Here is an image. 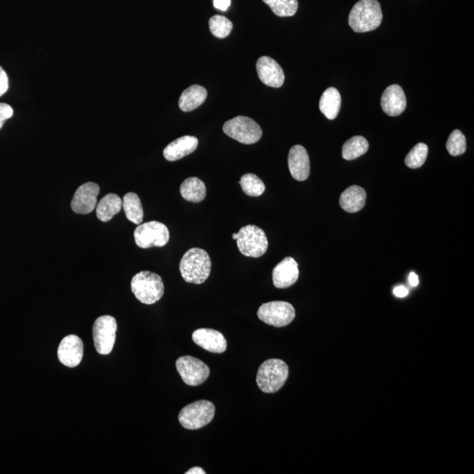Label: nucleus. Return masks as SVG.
Listing matches in <instances>:
<instances>
[{
	"label": "nucleus",
	"instance_id": "18",
	"mask_svg": "<svg viewBox=\"0 0 474 474\" xmlns=\"http://www.w3.org/2000/svg\"><path fill=\"white\" fill-rule=\"evenodd\" d=\"M407 99L403 89L398 85L389 86L381 97V108L387 115L396 117L405 111Z\"/></svg>",
	"mask_w": 474,
	"mask_h": 474
},
{
	"label": "nucleus",
	"instance_id": "8",
	"mask_svg": "<svg viewBox=\"0 0 474 474\" xmlns=\"http://www.w3.org/2000/svg\"><path fill=\"white\" fill-rule=\"evenodd\" d=\"M134 237L139 248L164 247L170 240V232L162 222L152 221L139 224Z\"/></svg>",
	"mask_w": 474,
	"mask_h": 474
},
{
	"label": "nucleus",
	"instance_id": "10",
	"mask_svg": "<svg viewBox=\"0 0 474 474\" xmlns=\"http://www.w3.org/2000/svg\"><path fill=\"white\" fill-rule=\"evenodd\" d=\"M117 321L111 316L99 317L94 321V346L99 354L108 355L114 349Z\"/></svg>",
	"mask_w": 474,
	"mask_h": 474
},
{
	"label": "nucleus",
	"instance_id": "33",
	"mask_svg": "<svg viewBox=\"0 0 474 474\" xmlns=\"http://www.w3.org/2000/svg\"><path fill=\"white\" fill-rule=\"evenodd\" d=\"M9 88L8 76L4 69L0 66V97L8 92Z\"/></svg>",
	"mask_w": 474,
	"mask_h": 474
},
{
	"label": "nucleus",
	"instance_id": "34",
	"mask_svg": "<svg viewBox=\"0 0 474 474\" xmlns=\"http://www.w3.org/2000/svg\"><path fill=\"white\" fill-rule=\"evenodd\" d=\"M231 4V0H214V6L221 11H227Z\"/></svg>",
	"mask_w": 474,
	"mask_h": 474
},
{
	"label": "nucleus",
	"instance_id": "5",
	"mask_svg": "<svg viewBox=\"0 0 474 474\" xmlns=\"http://www.w3.org/2000/svg\"><path fill=\"white\" fill-rule=\"evenodd\" d=\"M237 247L245 257H260L268 248L266 235L262 228L255 225H247L237 233Z\"/></svg>",
	"mask_w": 474,
	"mask_h": 474
},
{
	"label": "nucleus",
	"instance_id": "6",
	"mask_svg": "<svg viewBox=\"0 0 474 474\" xmlns=\"http://www.w3.org/2000/svg\"><path fill=\"white\" fill-rule=\"evenodd\" d=\"M215 407L210 400H198L185 406L178 414L182 426L187 430H198L214 419Z\"/></svg>",
	"mask_w": 474,
	"mask_h": 474
},
{
	"label": "nucleus",
	"instance_id": "24",
	"mask_svg": "<svg viewBox=\"0 0 474 474\" xmlns=\"http://www.w3.org/2000/svg\"><path fill=\"white\" fill-rule=\"evenodd\" d=\"M180 194L185 201L198 203L205 200L207 187L200 178H189L180 185Z\"/></svg>",
	"mask_w": 474,
	"mask_h": 474
},
{
	"label": "nucleus",
	"instance_id": "26",
	"mask_svg": "<svg viewBox=\"0 0 474 474\" xmlns=\"http://www.w3.org/2000/svg\"><path fill=\"white\" fill-rule=\"evenodd\" d=\"M369 144L366 138L357 135L349 139L343 146L342 155L346 160L350 161L359 158L366 153Z\"/></svg>",
	"mask_w": 474,
	"mask_h": 474
},
{
	"label": "nucleus",
	"instance_id": "22",
	"mask_svg": "<svg viewBox=\"0 0 474 474\" xmlns=\"http://www.w3.org/2000/svg\"><path fill=\"white\" fill-rule=\"evenodd\" d=\"M122 208V200L115 194H108L103 197L96 207V214L99 221L108 222L111 221Z\"/></svg>",
	"mask_w": 474,
	"mask_h": 474
},
{
	"label": "nucleus",
	"instance_id": "38",
	"mask_svg": "<svg viewBox=\"0 0 474 474\" xmlns=\"http://www.w3.org/2000/svg\"><path fill=\"white\" fill-rule=\"evenodd\" d=\"M232 238H233L234 240H237V233H234L233 235H232Z\"/></svg>",
	"mask_w": 474,
	"mask_h": 474
},
{
	"label": "nucleus",
	"instance_id": "17",
	"mask_svg": "<svg viewBox=\"0 0 474 474\" xmlns=\"http://www.w3.org/2000/svg\"><path fill=\"white\" fill-rule=\"evenodd\" d=\"M197 346L212 353H223L227 350V341L223 335L211 329H198L192 334Z\"/></svg>",
	"mask_w": 474,
	"mask_h": 474
},
{
	"label": "nucleus",
	"instance_id": "4",
	"mask_svg": "<svg viewBox=\"0 0 474 474\" xmlns=\"http://www.w3.org/2000/svg\"><path fill=\"white\" fill-rule=\"evenodd\" d=\"M288 375L289 369L286 362L281 359H268L257 371V384L264 393H276L282 389Z\"/></svg>",
	"mask_w": 474,
	"mask_h": 474
},
{
	"label": "nucleus",
	"instance_id": "21",
	"mask_svg": "<svg viewBox=\"0 0 474 474\" xmlns=\"http://www.w3.org/2000/svg\"><path fill=\"white\" fill-rule=\"evenodd\" d=\"M208 97V92L201 85H194L182 92L178 105L183 112L194 111L201 107Z\"/></svg>",
	"mask_w": 474,
	"mask_h": 474
},
{
	"label": "nucleus",
	"instance_id": "31",
	"mask_svg": "<svg viewBox=\"0 0 474 474\" xmlns=\"http://www.w3.org/2000/svg\"><path fill=\"white\" fill-rule=\"evenodd\" d=\"M447 151L453 157L463 155L466 151V141L465 135L460 130H454L450 135L446 144Z\"/></svg>",
	"mask_w": 474,
	"mask_h": 474
},
{
	"label": "nucleus",
	"instance_id": "20",
	"mask_svg": "<svg viewBox=\"0 0 474 474\" xmlns=\"http://www.w3.org/2000/svg\"><path fill=\"white\" fill-rule=\"evenodd\" d=\"M340 205L348 213L362 210L366 202V192L362 187L353 185L341 194Z\"/></svg>",
	"mask_w": 474,
	"mask_h": 474
},
{
	"label": "nucleus",
	"instance_id": "27",
	"mask_svg": "<svg viewBox=\"0 0 474 474\" xmlns=\"http://www.w3.org/2000/svg\"><path fill=\"white\" fill-rule=\"evenodd\" d=\"M239 184L242 187V190L248 196L258 197L263 194L265 191L264 182L257 175L253 173L244 174L241 178Z\"/></svg>",
	"mask_w": 474,
	"mask_h": 474
},
{
	"label": "nucleus",
	"instance_id": "7",
	"mask_svg": "<svg viewBox=\"0 0 474 474\" xmlns=\"http://www.w3.org/2000/svg\"><path fill=\"white\" fill-rule=\"evenodd\" d=\"M225 134L244 144H254L260 140L263 131L253 119L237 116L223 125Z\"/></svg>",
	"mask_w": 474,
	"mask_h": 474
},
{
	"label": "nucleus",
	"instance_id": "9",
	"mask_svg": "<svg viewBox=\"0 0 474 474\" xmlns=\"http://www.w3.org/2000/svg\"><path fill=\"white\" fill-rule=\"evenodd\" d=\"M257 316L271 326L282 328L294 320L295 310L293 305L286 301H271L262 305L257 311Z\"/></svg>",
	"mask_w": 474,
	"mask_h": 474
},
{
	"label": "nucleus",
	"instance_id": "29",
	"mask_svg": "<svg viewBox=\"0 0 474 474\" xmlns=\"http://www.w3.org/2000/svg\"><path fill=\"white\" fill-rule=\"evenodd\" d=\"M210 28L215 37L223 39L230 35L233 23L224 16L214 15L210 19Z\"/></svg>",
	"mask_w": 474,
	"mask_h": 474
},
{
	"label": "nucleus",
	"instance_id": "3",
	"mask_svg": "<svg viewBox=\"0 0 474 474\" xmlns=\"http://www.w3.org/2000/svg\"><path fill=\"white\" fill-rule=\"evenodd\" d=\"M131 290L140 303L152 305L161 300L164 294V285L158 274L151 271H141L131 280Z\"/></svg>",
	"mask_w": 474,
	"mask_h": 474
},
{
	"label": "nucleus",
	"instance_id": "37",
	"mask_svg": "<svg viewBox=\"0 0 474 474\" xmlns=\"http://www.w3.org/2000/svg\"><path fill=\"white\" fill-rule=\"evenodd\" d=\"M185 474H205V472L201 467H194V468L188 470Z\"/></svg>",
	"mask_w": 474,
	"mask_h": 474
},
{
	"label": "nucleus",
	"instance_id": "36",
	"mask_svg": "<svg viewBox=\"0 0 474 474\" xmlns=\"http://www.w3.org/2000/svg\"><path fill=\"white\" fill-rule=\"evenodd\" d=\"M409 284L412 287H417L419 284V278L414 273H411L409 277Z\"/></svg>",
	"mask_w": 474,
	"mask_h": 474
},
{
	"label": "nucleus",
	"instance_id": "19",
	"mask_svg": "<svg viewBox=\"0 0 474 474\" xmlns=\"http://www.w3.org/2000/svg\"><path fill=\"white\" fill-rule=\"evenodd\" d=\"M198 144V141L196 137L185 135L167 146L164 150V157L170 162L180 160L196 151Z\"/></svg>",
	"mask_w": 474,
	"mask_h": 474
},
{
	"label": "nucleus",
	"instance_id": "11",
	"mask_svg": "<svg viewBox=\"0 0 474 474\" xmlns=\"http://www.w3.org/2000/svg\"><path fill=\"white\" fill-rule=\"evenodd\" d=\"M176 368L184 382L191 387L200 386L210 375V367L192 356L180 357L176 362Z\"/></svg>",
	"mask_w": 474,
	"mask_h": 474
},
{
	"label": "nucleus",
	"instance_id": "14",
	"mask_svg": "<svg viewBox=\"0 0 474 474\" xmlns=\"http://www.w3.org/2000/svg\"><path fill=\"white\" fill-rule=\"evenodd\" d=\"M258 77L264 85L280 88L283 85L285 74L281 66L269 56H262L257 62Z\"/></svg>",
	"mask_w": 474,
	"mask_h": 474
},
{
	"label": "nucleus",
	"instance_id": "35",
	"mask_svg": "<svg viewBox=\"0 0 474 474\" xmlns=\"http://www.w3.org/2000/svg\"><path fill=\"white\" fill-rule=\"evenodd\" d=\"M393 294L396 295V297L404 298L409 294V290L404 286L396 287L393 289Z\"/></svg>",
	"mask_w": 474,
	"mask_h": 474
},
{
	"label": "nucleus",
	"instance_id": "1",
	"mask_svg": "<svg viewBox=\"0 0 474 474\" xmlns=\"http://www.w3.org/2000/svg\"><path fill=\"white\" fill-rule=\"evenodd\" d=\"M180 271L185 282L203 284L211 273L210 255L202 248H191L181 258Z\"/></svg>",
	"mask_w": 474,
	"mask_h": 474
},
{
	"label": "nucleus",
	"instance_id": "28",
	"mask_svg": "<svg viewBox=\"0 0 474 474\" xmlns=\"http://www.w3.org/2000/svg\"><path fill=\"white\" fill-rule=\"evenodd\" d=\"M271 11L280 17H291L298 10V0H263Z\"/></svg>",
	"mask_w": 474,
	"mask_h": 474
},
{
	"label": "nucleus",
	"instance_id": "2",
	"mask_svg": "<svg viewBox=\"0 0 474 474\" xmlns=\"http://www.w3.org/2000/svg\"><path fill=\"white\" fill-rule=\"evenodd\" d=\"M382 11L377 0H360L351 9L349 25L356 33L375 31L382 22Z\"/></svg>",
	"mask_w": 474,
	"mask_h": 474
},
{
	"label": "nucleus",
	"instance_id": "12",
	"mask_svg": "<svg viewBox=\"0 0 474 474\" xmlns=\"http://www.w3.org/2000/svg\"><path fill=\"white\" fill-rule=\"evenodd\" d=\"M99 187L94 182L81 185L76 191L71 201V210L78 214L92 213L97 207Z\"/></svg>",
	"mask_w": 474,
	"mask_h": 474
},
{
	"label": "nucleus",
	"instance_id": "32",
	"mask_svg": "<svg viewBox=\"0 0 474 474\" xmlns=\"http://www.w3.org/2000/svg\"><path fill=\"white\" fill-rule=\"evenodd\" d=\"M12 115L13 109L11 105L6 103H0V128L3 127L6 120L12 117Z\"/></svg>",
	"mask_w": 474,
	"mask_h": 474
},
{
	"label": "nucleus",
	"instance_id": "23",
	"mask_svg": "<svg viewBox=\"0 0 474 474\" xmlns=\"http://www.w3.org/2000/svg\"><path fill=\"white\" fill-rule=\"evenodd\" d=\"M342 104V98L337 89L334 87L328 88L321 95L319 108L323 114L329 120H334L337 117Z\"/></svg>",
	"mask_w": 474,
	"mask_h": 474
},
{
	"label": "nucleus",
	"instance_id": "16",
	"mask_svg": "<svg viewBox=\"0 0 474 474\" xmlns=\"http://www.w3.org/2000/svg\"><path fill=\"white\" fill-rule=\"evenodd\" d=\"M288 167L294 180L304 181L310 177V157L303 146L295 145L291 149L288 155Z\"/></svg>",
	"mask_w": 474,
	"mask_h": 474
},
{
	"label": "nucleus",
	"instance_id": "13",
	"mask_svg": "<svg viewBox=\"0 0 474 474\" xmlns=\"http://www.w3.org/2000/svg\"><path fill=\"white\" fill-rule=\"evenodd\" d=\"M58 359L64 366L73 368L81 363L84 355V344L81 337L75 335L65 337L59 344Z\"/></svg>",
	"mask_w": 474,
	"mask_h": 474
},
{
	"label": "nucleus",
	"instance_id": "25",
	"mask_svg": "<svg viewBox=\"0 0 474 474\" xmlns=\"http://www.w3.org/2000/svg\"><path fill=\"white\" fill-rule=\"evenodd\" d=\"M122 208L128 220L132 223L139 225L144 221V208H142L140 198L135 192H128L124 195Z\"/></svg>",
	"mask_w": 474,
	"mask_h": 474
},
{
	"label": "nucleus",
	"instance_id": "15",
	"mask_svg": "<svg viewBox=\"0 0 474 474\" xmlns=\"http://www.w3.org/2000/svg\"><path fill=\"white\" fill-rule=\"evenodd\" d=\"M299 265L293 257L284 258L273 271V280L275 287L287 288L293 286L299 278Z\"/></svg>",
	"mask_w": 474,
	"mask_h": 474
},
{
	"label": "nucleus",
	"instance_id": "30",
	"mask_svg": "<svg viewBox=\"0 0 474 474\" xmlns=\"http://www.w3.org/2000/svg\"><path fill=\"white\" fill-rule=\"evenodd\" d=\"M428 151H429L428 146L423 142L414 146L406 157L405 164L407 167L411 169L422 167L426 161Z\"/></svg>",
	"mask_w": 474,
	"mask_h": 474
}]
</instances>
